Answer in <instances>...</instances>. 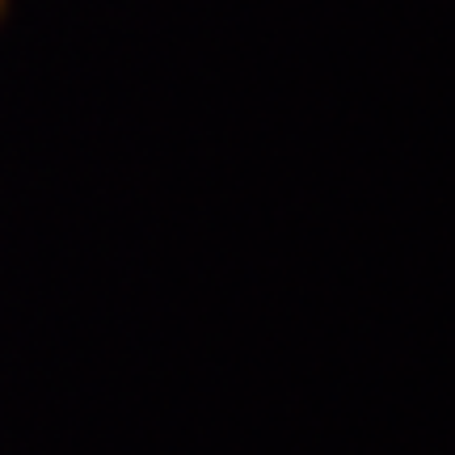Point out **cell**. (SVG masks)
Listing matches in <instances>:
<instances>
[{
	"label": "cell",
	"mask_w": 455,
	"mask_h": 455,
	"mask_svg": "<svg viewBox=\"0 0 455 455\" xmlns=\"http://www.w3.org/2000/svg\"><path fill=\"white\" fill-rule=\"evenodd\" d=\"M4 13H9V0H0V17H4Z\"/></svg>",
	"instance_id": "obj_1"
}]
</instances>
